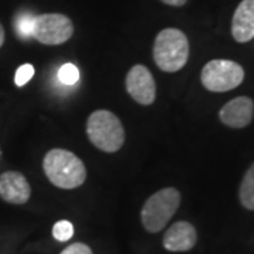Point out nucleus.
<instances>
[{
	"instance_id": "16",
	"label": "nucleus",
	"mask_w": 254,
	"mask_h": 254,
	"mask_svg": "<svg viewBox=\"0 0 254 254\" xmlns=\"http://www.w3.org/2000/svg\"><path fill=\"white\" fill-rule=\"evenodd\" d=\"M34 76V66L31 64H24L16 71V76H14V82L17 86H23L26 85L31 78Z\"/></svg>"
},
{
	"instance_id": "1",
	"label": "nucleus",
	"mask_w": 254,
	"mask_h": 254,
	"mask_svg": "<svg viewBox=\"0 0 254 254\" xmlns=\"http://www.w3.org/2000/svg\"><path fill=\"white\" fill-rule=\"evenodd\" d=\"M48 181L61 190H75L86 180V167L82 160L68 150L53 148L43 160Z\"/></svg>"
},
{
	"instance_id": "8",
	"label": "nucleus",
	"mask_w": 254,
	"mask_h": 254,
	"mask_svg": "<svg viewBox=\"0 0 254 254\" xmlns=\"http://www.w3.org/2000/svg\"><path fill=\"white\" fill-rule=\"evenodd\" d=\"M254 116V102L249 96H237L229 100L226 105L219 110L220 122L232 128L247 127Z\"/></svg>"
},
{
	"instance_id": "13",
	"label": "nucleus",
	"mask_w": 254,
	"mask_h": 254,
	"mask_svg": "<svg viewBox=\"0 0 254 254\" xmlns=\"http://www.w3.org/2000/svg\"><path fill=\"white\" fill-rule=\"evenodd\" d=\"M33 23H34V16L28 14V13H23V14H17L16 18L13 20V26L17 34L21 40H27L31 37V31H33Z\"/></svg>"
},
{
	"instance_id": "4",
	"label": "nucleus",
	"mask_w": 254,
	"mask_h": 254,
	"mask_svg": "<svg viewBox=\"0 0 254 254\" xmlns=\"http://www.w3.org/2000/svg\"><path fill=\"white\" fill-rule=\"evenodd\" d=\"M181 205V193L177 188L167 187L157 190L145 200L141 209V223L147 232L158 233L173 219Z\"/></svg>"
},
{
	"instance_id": "10",
	"label": "nucleus",
	"mask_w": 254,
	"mask_h": 254,
	"mask_svg": "<svg viewBox=\"0 0 254 254\" xmlns=\"http://www.w3.org/2000/svg\"><path fill=\"white\" fill-rule=\"evenodd\" d=\"M196 240L198 235L195 226L190 222L180 220L165 232L163 245L168 252H190L195 247Z\"/></svg>"
},
{
	"instance_id": "17",
	"label": "nucleus",
	"mask_w": 254,
	"mask_h": 254,
	"mask_svg": "<svg viewBox=\"0 0 254 254\" xmlns=\"http://www.w3.org/2000/svg\"><path fill=\"white\" fill-rule=\"evenodd\" d=\"M61 254H93L92 253L91 247L85 243H73V245L68 246Z\"/></svg>"
},
{
	"instance_id": "7",
	"label": "nucleus",
	"mask_w": 254,
	"mask_h": 254,
	"mask_svg": "<svg viewBox=\"0 0 254 254\" xmlns=\"http://www.w3.org/2000/svg\"><path fill=\"white\" fill-rule=\"evenodd\" d=\"M126 91L138 105L150 106L157 98V85L150 69L137 64L126 75Z\"/></svg>"
},
{
	"instance_id": "14",
	"label": "nucleus",
	"mask_w": 254,
	"mask_h": 254,
	"mask_svg": "<svg viewBox=\"0 0 254 254\" xmlns=\"http://www.w3.org/2000/svg\"><path fill=\"white\" fill-rule=\"evenodd\" d=\"M58 79L61 83L71 86L79 81V71L73 64H65L58 71Z\"/></svg>"
},
{
	"instance_id": "6",
	"label": "nucleus",
	"mask_w": 254,
	"mask_h": 254,
	"mask_svg": "<svg viewBox=\"0 0 254 254\" xmlns=\"http://www.w3.org/2000/svg\"><path fill=\"white\" fill-rule=\"evenodd\" d=\"M73 34L71 18L61 13H47L34 16L31 37L46 46H60Z\"/></svg>"
},
{
	"instance_id": "2",
	"label": "nucleus",
	"mask_w": 254,
	"mask_h": 254,
	"mask_svg": "<svg viewBox=\"0 0 254 254\" xmlns=\"http://www.w3.org/2000/svg\"><path fill=\"white\" fill-rule=\"evenodd\" d=\"M155 65L164 72H177L190 58V41L178 28H164L155 37L153 46Z\"/></svg>"
},
{
	"instance_id": "15",
	"label": "nucleus",
	"mask_w": 254,
	"mask_h": 254,
	"mask_svg": "<svg viewBox=\"0 0 254 254\" xmlns=\"http://www.w3.org/2000/svg\"><path fill=\"white\" fill-rule=\"evenodd\" d=\"M53 236L58 242H68L73 236V225L68 220H60L53 227Z\"/></svg>"
},
{
	"instance_id": "5",
	"label": "nucleus",
	"mask_w": 254,
	"mask_h": 254,
	"mask_svg": "<svg viewBox=\"0 0 254 254\" xmlns=\"http://www.w3.org/2000/svg\"><path fill=\"white\" fill-rule=\"evenodd\" d=\"M245 79L242 65L230 60H212L200 72V82L210 92H229L236 89Z\"/></svg>"
},
{
	"instance_id": "3",
	"label": "nucleus",
	"mask_w": 254,
	"mask_h": 254,
	"mask_svg": "<svg viewBox=\"0 0 254 254\" xmlns=\"http://www.w3.org/2000/svg\"><path fill=\"white\" fill-rule=\"evenodd\" d=\"M86 134L92 144L103 153H116L125 141L126 133L120 119L110 110L99 109L86 120Z\"/></svg>"
},
{
	"instance_id": "11",
	"label": "nucleus",
	"mask_w": 254,
	"mask_h": 254,
	"mask_svg": "<svg viewBox=\"0 0 254 254\" xmlns=\"http://www.w3.org/2000/svg\"><path fill=\"white\" fill-rule=\"evenodd\" d=\"M232 36L237 43L254 38V0H243L232 18Z\"/></svg>"
},
{
	"instance_id": "18",
	"label": "nucleus",
	"mask_w": 254,
	"mask_h": 254,
	"mask_svg": "<svg viewBox=\"0 0 254 254\" xmlns=\"http://www.w3.org/2000/svg\"><path fill=\"white\" fill-rule=\"evenodd\" d=\"M160 1H163L168 6H175V7H181L187 3V0H160Z\"/></svg>"
},
{
	"instance_id": "9",
	"label": "nucleus",
	"mask_w": 254,
	"mask_h": 254,
	"mask_svg": "<svg viewBox=\"0 0 254 254\" xmlns=\"http://www.w3.org/2000/svg\"><path fill=\"white\" fill-rule=\"evenodd\" d=\"M31 196L27 178L17 171H6L0 175V198L13 205H24Z\"/></svg>"
},
{
	"instance_id": "12",
	"label": "nucleus",
	"mask_w": 254,
	"mask_h": 254,
	"mask_svg": "<svg viewBox=\"0 0 254 254\" xmlns=\"http://www.w3.org/2000/svg\"><path fill=\"white\" fill-rule=\"evenodd\" d=\"M240 203L249 210H254V163L249 167L239 188Z\"/></svg>"
},
{
	"instance_id": "19",
	"label": "nucleus",
	"mask_w": 254,
	"mask_h": 254,
	"mask_svg": "<svg viewBox=\"0 0 254 254\" xmlns=\"http://www.w3.org/2000/svg\"><path fill=\"white\" fill-rule=\"evenodd\" d=\"M4 44V28L0 24V48Z\"/></svg>"
}]
</instances>
